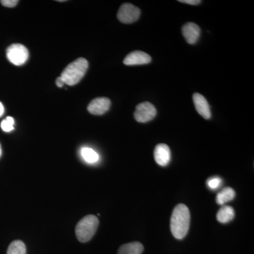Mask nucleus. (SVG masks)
<instances>
[{"label":"nucleus","mask_w":254,"mask_h":254,"mask_svg":"<svg viewBox=\"0 0 254 254\" xmlns=\"http://www.w3.org/2000/svg\"><path fill=\"white\" fill-rule=\"evenodd\" d=\"M190 225V212L185 204H179L175 207L170 220V229L174 237L177 240H182L188 233Z\"/></svg>","instance_id":"1"},{"label":"nucleus","mask_w":254,"mask_h":254,"mask_svg":"<svg viewBox=\"0 0 254 254\" xmlns=\"http://www.w3.org/2000/svg\"><path fill=\"white\" fill-rule=\"evenodd\" d=\"M88 68V62L84 58H78L68 64L63 70L60 77L65 84L74 86L80 82L86 74Z\"/></svg>","instance_id":"2"},{"label":"nucleus","mask_w":254,"mask_h":254,"mask_svg":"<svg viewBox=\"0 0 254 254\" xmlns=\"http://www.w3.org/2000/svg\"><path fill=\"white\" fill-rule=\"evenodd\" d=\"M99 220L93 215H87L78 222L76 227V235L79 242H88L94 236L97 231Z\"/></svg>","instance_id":"3"},{"label":"nucleus","mask_w":254,"mask_h":254,"mask_svg":"<svg viewBox=\"0 0 254 254\" xmlns=\"http://www.w3.org/2000/svg\"><path fill=\"white\" fill-rule=\"evenodd\" d=\"M6 58L10 63L16 66H21L27 62L29 53L27 48L22 44H13L6 50Z\"/></svg>","instance_id":"4"},{"label":"nucleus","mask_w":254,"mask_h":254,"mask_svg":"<svg viewBox=\"0 0 254 254\" xmlns=\"http://www.w3.org/2000/svg\"><path fill=\"white\" fill-rule=\"evenodd\" d=\"M141 15L139 8L130 3H125L120 6L118 12V18L120 22L132 23L136 21Z\"/></svg>","instance_id":"5"},{"label":"nucleus","mask_w":254,"mask_h":254,"mask_svg":"<svg viewBox=\"0 0 254 254\" xmlns=\"http://www.w3.org/2000/svg\"><path fill=\"white\" fill-rule=\"evenodd\" d=\"M157 115L156 108L149 102H143L136 107L134 118L140 123H146L151 121Z\"/></svg>","instance_id":"6"},{"label":"nucleus","mask_w":254,"mask_h":254,"mask_svg":"<svg viewBox=\"0 0 254 254\" xmlns=\"http://www.w3.org/2000/svg\"><path fill=\"white\" fill-rule=\"evenodd\" d=\"M111 101L108 98H97L92 100L88 106V111L92 115H102L109 110Z\"/></svg>","instance_id":"7"},{"label":"nucleus","mask_w":254,"mask_h":254,"mask_svg":"<svg viewBox=\"0 0 254 254\" xmlns=\"http://www.w3.org/2000/svg\"><path fill=\"white\" fill-rule=\"evenodd\" d=\"M151 62V57L144 52L133 51L127 55L123 63L127 66L147 64Z\"/></svg>","instance_id":"8"},{"label":"nucleus","mask_w":254,"mask_h":254,"mask_svg":"<svg viewBox=\"0 0 254 254\" xmlns=\"http://www.w3.org/2000/svg\"><path fill=\"white\" fill-rule=\"evenodd\" d=\"M154 158L160 166H167L171 160V152L168 145L165 143L157 145L154 150Z\"/></svg>","instance_id":"9"},{"label":"nucleus","mask_w":254,"mask_h":254,"mask_svg":"<svg viewBox=\"0 0 254 254\" xmlns=\"http://www.w3.org/2000/svg\"><path fill=\"white\" fill-rule=\"evenodd\" d=\"M193 101L195 109L200 116L203 117L205 120H209L211 118L210 105L203 95L195 93L193 95Z\"/></svg>","instance_id":"10"},{"label":"nucleus","mask_w":254,"mask_h":254,"mask_svg":"<svg viewBox=\"0 0 254 254\" xmlns=\"http://www.w3.org/2000/svg\"><path fill=\"white\" fill-rule=\"evenodd\" d=\"M182 31L189 44H195L199 39L200 29L199 26L194 23L190 22L184 25Z\"/></svg>","instance_id":"11"},{"label":"nucleus","mask_w":254,"mask_h":254,"mask_svg":"<svg viewBox=\"0 0 254 254\" xmlns=\"http://www.w3.org/2000/svg\"><path fill=\"white\" fill-rule=\"evenodd\" d=\"M235 216V210L231 206H222L217 213V220L221 223H227L232 221Z\"/></svg>","instance_id":"12"},{"label":"nucleus","mask_w":254,"mask_h":254,"mask_svg":"<svg viewBox=\"0 0 254 254\" xmlns=\"http://www.w3.org/2000/svg\"><path fill=\"white\" fill-rule=\"evenodd\" d=\"M143 246L140 242H131L121 246L119 249L118 254H141Z\"/></svg>","instance_id":"13"},{"label":"nucleus","mask_w":254,"mask_h":254,"mask_svg":"<svg viewBox=\"0 0 254 254\" xmlns=\"http://www.w3.org/2000/svg\"><path fill=\"white\" fill-rule=\"evenodd\" d=\"M235 197V191L230 187L224 188L219 192L216 196V202L219 205H223L230 200H233Z\"/></svg>","instance_id":"14"},{"label":"nucleus","mask_w":254,"mask_h":254,"mask_svg":"<svg viewBox=\"0 0 254 254\" xmlns=\"http://www.w3.org/2000/svg\"><path fill=\"white\" fill-rule=\"evenodd\" d=\"M26 245L22 241L16 240L11 242L6 254H26Z\"/></svg>","instance_id":"15"},{"label":"nucleus","mask_w":254,"mask_h":254,"mask_svg":"<svg viewBox=\"0 0 254 254\" xmlns=\"http://www.w3.org/2000/svg\"><path fill=\"white\" fill-rule=\"evenodd\" d=\"M81 155L85 161L88 163H95L99 160V155L92 148H83L81 149Z\"/></svg>","instance_id":"16"},{"label":"nucleus","mask_w":254,"mask_h":254,"mask_svg":"<svg viewBox=\"0 0 254 254\" xmlns=\"http://www.w3.org/2000/svg\"><path fill=\"white\" fill-rule=\"evenodd\" d=\"M14 120L11 117H7L1 123V128L5 132H10L14 130Z\"/></svg>","instance_id":"17"},{"label":"nucleus","mask_w":254,"mask_h":254,"mask_svg":"<svg viewBox=\"0 0 254 254\" xmlns=\"http://www.w3.org/2000/svg\"><path fill=\"white\" fill-rule=\"evenodd\" d=\"M222 180L219 177H212V178L208 179L207 181V185L210 190H217L219 187L221 186Z\"/></svg>","instance_id":"18"},{"label":"nucleus","mask_w":254,"mask_h":254,"mask_svg":"<svg viewBox=\"0 0 254 254\" xmlns=\"http://www.w3.org/2000/svg\"><path fill=\"white\" fill-rule=\"evenodd\" d=\"M0 2H1L3 6H6V7L13 8L16 6L18 1L17 0H2Z\"/></svg>","instance_id":"19"},{"label":"nucleus","mask_w":254,"mask_h":254,"mask_svg":"<svg viewBox=\"0 0 254 254\" xmlns=\"http://www.w3.org/2000/svg\"><path fill=\"white\" fill-rule=\"evenodd\" d=\"M179 1L190 5H197L201 3V1H200V0H180Z\"/></svg>","instance_id":"20"},{"label":"nucleus","mask_w":254,"mask_h":254,"mask_svg":"<svg viewBox=\"0 0 254 254\" xmlns=\"http://www.w3.org/2000/svg\"><path fill=\"white\" fill-rule=\"evenodd\" d=\"M56 85L59 87V88H63V87L65 85L64 82L63 78L60 77V76L56 79Z\"/></svg>","instance_id":"21"},{"label":"nucleus","mask_w":254,"mask_h":254,"mask_svg":"<svg viewBox=\"0 0 254 254\" xmlns=\"http://www.w3.org/2000/svg\"><path fill=\"white\" fill-rule=\"evenodd\" d=\"M4 113V106H3L2 103L0 102V117L3 115Z\"/></svg>","instance_id":"22"},{"label":"nucleus","mask_w":254,"mask_h":254,"mask_svg":"<svg viewBox=\"0 0 254 254\" xmlns=\"http://www.w3.org/2000/svg\"><path fill=\"white\" fill-rule=\"evenodd\" d=\"M1 146H0V156H1Z\"/></svg>","instance_id":"23"}]
</instances>
